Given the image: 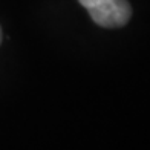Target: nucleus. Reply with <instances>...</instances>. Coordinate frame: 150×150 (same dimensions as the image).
<instances>
[{"instance_id":"nucleus-2","label":"nucleus","mask_w":150,"mask_h":150,"mask_svg":"<svg viewBox=\"0 0 150 150\" xmlns=\"http://www.w3.org/2000/svg\"><path fill=\"white\" fill-rule=\"evenodd\" d=\"M0 42H2V29H0Z\"/></svg>"},{"instance_id":"nucleus-1","label":"nucleus","mask_w":150,"mask_h":150,"mask_svg":"<svg viewBox=\"0 0 150 150\" xmlns=\"http://www.w3.org/2000/svg\"><path fill=\"white\" fill-rule=\"evenodd\" d=\"M87 9L92 20L103 28H121L132 16L127 0H78Z\"/></svg>"}]
</instances>
